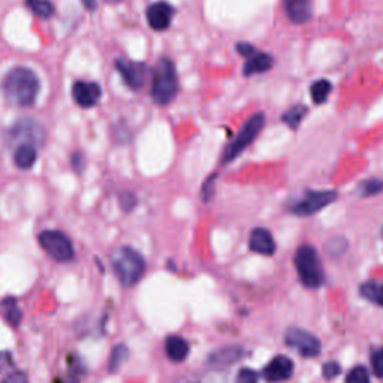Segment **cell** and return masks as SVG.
Returning <instances> with one entry per match:
<instances>
[{
	"instance_id": "obj_6",
	"label": "cell",
	"mask_w": 383,
	"mask_h": 383,
	"mask_svg": "<svg viewBox=\"0 0 383 383\" xmlns=\"http://www.w3.org/2000/svg\"><path fill=\"white\" fill-rule=\"evenodd\" d=\"M39 244L54 261L67 262L75 256L74 246L67 236L60 231H43L39 234Z\"/></svg>"
},
{
	"instance_id": "obj_40",
	"label": "cell",
	"mask_w": 383,
	"mask_h": 383,
	"mask_svg": "<svg viewBox=\"0 0 383 383\" xmlns=\"http://www.w3.org/2000/svg\"><path fill=\"white\" fill-rule=\"evenodd\" d=\"M382 235H383V229H382Z\"/></svg>"
},
{
	"instance_id": "obj_24",
	"label": "cell",
	"mask_w": 383,
	"mask_h": 383,
	"mask_svg": "<svg viewBox=\"0 0 383 383\" xmlns=\"http://www.w3.org/2000/svg\"><path fill=\"white\" fill-rule=\"evenodd\" d=\"M128 355H129V351L125 344H119L112 349L111 356H109V364H108L111 373H114V371H117L121 367V364L128 359Z\"/></svg>"
},
{
	"instance_id": "obj_3",
	"label": "cell",
	"mask_w": 383,
	"mask_h": 383,
	"mask_svg": "<svg viewBox=\"0 0 383 383\" xmlns=\"http://www.w3.org/2000/svg\"><path fill=\"white\" fill-rule=\"evenodd\" d=\"M152 83V96L156 104L168 105L173 102L178 90L175 65L170 59L161 60L154 67Z\"/></svg>"
},
{
	"instance_id": "obj_1",
	"label": "cell",
	"mask_w": 383,
	"mask_h": 383,
	"mask_svg": "<svg viewBox=\"0 0 383 383\" xmlns=\"http://www.w3.org/2000/svg\"><path fill=\"white\" fill-rule=\"evenodd\" d=\"M39 88L38 75L25 66L11 69L2 81V90L8 102L17 107H30L35 104Z\"/></svg>"
},
{
	"instance_id": "obj_8",
	"label": "cell",
	"mask_w": 383,
	"mask_h": 383,
	"mask_svg": "<svg viewBox=\"0 0 383 383\" xmlns=\"http://www.w3.org/2000/svg\"><path fill=\"white\" fill-rule=\"evenodd\" d=\"M285 342L288 346L294 347L302 356H318L321 354V342L318 337L304 331L301 328H290L285 334Z\"/></svg>"
},
{
	"instance_id": "obj_35",
	"label": "cell",
	"mask_w": 383,
	"mask_h": 383,
	"mask_svg": "<svg viewBox=\"0 0 383 383\" xmlns=\"http://www.w3.org/2000/svg\"><path fill=\"white\" fill-rule=\"evenodd\" d=\"M195 383H222V382H220V379L216 375L210 373V375H206V376L199 377Z\"/></svg>"
},
{
	"instance_id": "obj_29",
	"label": "cell",
	"mask_w": 383,
	"mask_h": 383,
	"mask_svg": "<svg viewBox=\"0 0 383 383\" xmlns=\"http://www.w3.org/2000/svg\"><path fill=\"white\" fill-rule=\"evenodd\" d=\"M322 373H323V376H325L326 379L331 380V379H334L335 376H339V375H340V365L337 364V363H326V364L323 365Z\"/></svg>"
},
{
	"instance_id": "obj_12",
	"label": "cell",
	"mask_w": 383,
	"mask_h": 383,
	"mask_svg": "<svg viewBox=\"0 0 383 383\" xmlns=\"http://www.w3.org/2000/svg\"><path fill=\"white\" fill-rule=\"evenodd\" d=\"M294 373V363L288 356H276L264 370V377L268 382H283Z\"/></svg>"
},
{
	"instance_id": "obj_14",
	"label": "cell",
	"mask_w": 383,
	"mask_h": 383,
	"mask_svg": "<svg viewBox=\"0 0 383 383\" xmlns=\"http://www.w3.org/2000/svg\"><path fill=\"white\" fill-rule=\"evenodd\" d=\"M249 246L255 253L259 255L273 256L276 253V243L273 240V235L264 228H256L252 231Z\"/></svg>"
},
{
	"instance_id": "obj_23",
	"label": "cell",
	"mask_w": 383,
	"mask_h": 383,
	"mask_svg": "<svg viewBox=\"0 0 383 383\" xmlns=\"http://www.w3.org/2000/svg\"><path fill=\"white\" fill-rule=\"evenodd\" d=\"M331 83L326 81V80H319L314 83L310 88V93H311V99L314 100L316 104H323L326 99H328L330 93H331Z\"/></svg>"
},
{
	"instance_id": "obj_20",
	"label": "cell",
	"mask_w": 383,
	"mask_h": 383,
	"mask_svg": "<svg viewBox=\"0 0 383 383\" xmlns=\"http://www.w3.org/2000/svg\"><path fill=\"white\" fill-rule=\"evenodd\" d=\"M0 310L4 313V318L6 319V322L17 328L21 322V310L17 304V300L14 297H8L0 304Z\"/></svg>"
},
{
	"instance_id": "obj_36",
	"label": "cell",
	"mask_w": 383,
	"mask_h": 383,
	"mask_svg": "<svg viewBox=\"0 0 383 383\" xmlns=\"http://www.w3.org/2000/svg\"><path fill=\"white\" fill-rule=\"evenodd\" d=\"M72 161H74V166L76 168V170L81 171V168H83V154L81 153H75L74 157H72Z\"/></svg>"
},
{
	"instance_id": "obj_18",
	"label": "cell",
	"mask_w": 383,
	"mask_h": 383,
	"mask_svg": "<svg viewBox=\"0 0 383 383\" xmlns=\"http://www.w3.org/2000/svg\"><path fill=\"white\" fill-rule=\"evenodd\" d=\"M36 156L38 154H36L35 145L30 144V142H25L15 150L14 162L20 168V170H30V168L36 162Z\"/></svg>"
},
{
	"instance_id": "obj_9",
	"label": "cell",
	"mask_w": 383,
	"mask_h": 383,
	"mask_svg": "<svg viewBox=\"0 0 383 383\" xmlns=\"http://www.w3.org/2000/svg\"><path fill=\"white\" fill-rule=\"evenodd\" d=\"M116 67L123 80H125L126 86L130 87L132 90L142 88L149 78V67L145 63L117 60Z\"/></svg>"
},
{
	"instance_id": "obj_27",
	"label": "cell",
	"mask_w": 383,
	"mask_h": 383,
	"mask_svg": "<svg viewBox=\"0 0 383 383\" xmlns=\"http://www.w3.org/2000/svg\"><path fill=\"white\" fill-rule=\"evenodd\" d=\"M371 365H373V373L377 377H383V349H379L371 356Z\"/></svg>"
},
{
	"instance_id": "obj_22",
	"label": "cell",
	"mask_w": 383,
	"mask_h": 383,
	"mask_svg": "<svg viewBox=\"0 0 383 383\" xmlns=\"http://www.w3.org/2000/svg\"><path fill=\"white\" fill-rule=\"evenodd\" d=\"M307 114V108L304 105H295L292 107L289 111L285 112L283 116V121L290 129H297L300 126V123L302 121V119L306 117Z\"/></svg>"
},
{
	"instance_id": "obj_30",
	"label": "cell",
	"mask_w": 383,
	"mask_h": 383,
	"mask_svg": "<svg viewBox=\"0 0 383 383\" xmlns=\"http://www.w3.org/2000/svg\"><path fill=\"white\" fill-rule=\"evenodd\" d=\"M120 206L125 211H130L135 206H137V198H135L132 194H121L120 195Z\"/></svg>"
},
{
	"instance_id": "obj_4",
	"label": "cell",
	"mask_w": 383,
	"mask_h": 383,
	"mask_svg": "<svg viewBox=\"0 0 383 383\" xmlns=\"http://www.w3.org/2000/svg\"><path fill=\"white\" fill-rule=\"evenodd\" d=\"M295 268L301 281L307 288H319L323 283V269L314 247L301 246L295 253Z\"/></svg>"
},
{
	"instance_id": "obj_15",
	"label": "cell",
	"mask_w": 383,
	"mask_h": 383,
	"mask_svg": "<svg viewBox=\"0 0 383 383\" xmlns=\"http://www.w3.org/2000/svg\"><path fill=\"white\" fill-rule=\"evenodd\" d=\"M286 15L290 21L302 25L311 17V0H283Z\"/></svg>"
},
{
	"instance_id": "obj_21",
	"label": "cell",
	"mask_w": 383,
	"mask_h": 383,
	"mask_svg": "<svg viewBox=\"0 0 383 383\" xmlns=\"http://www.w3.org/2000/svg\"><path fill=\"white\" fill-rule=\"evenodd\" d=\"M26 6L33 14L42 20H48L54 15L55 8L50 0H26Z\"/></svg>"
},
{
	"instance_id": "obj_17",
	"label": "cell",
	"mask_w": 383,
	"mask_h": 383,
	"mask_svg": "<svg viewBox=\"0 0 383 383\" xmlns=\"http://www.w3.org/2000/svg\"><path fill=\"white\" fill-rule=\"evenodd\" d=\"M165 351L168 358L174 363H183L189 355V344L184 339L178 335L168 337L165 342Z\"/></svg>"
},
{
	"instance_id": "obj_16",
	"label": "cell",
	"mask_w": 383,
	"mask_h": 383,
	"mask_svg": "<svg viewBox=\"0 0 383 383\" xmlns=\"http://www.w3.org/2000/svg\"><path fill=\"white\" fill-rule=\"evenodd\" d=\"M246 65H244V75L250 76L256 74H264L269 71L274 65V59L269 54L265 53H252L249 58H246Z\"/></svg>"
},
{
	"instance_id": "obj_5",
	"label": "cell",
	"mask_w": 383,
	"mask_h": 383,
	"mask_svg": "<svg viewBox=\"0 0 383 383\" xmlns=\"http://www.w3.org/2000/svg\"><path fill=\"white\" fill-rule=\"evenodd\" d=\"M265 125V116L261 114H255L244 123V126L241 130L236 135V138L228 145V149L224 150L223 154V163H229L234 159H236L249 145L256 140V137L261 132V129Z\"/></svg>"
},
{
	"instance_id": "obj_31",
	"label": "cell",
	"mask_w": 383,
	"mask_h": 383,
	"mask_svg": "<svg viewBox=\"0 0 383 383\" xmlns=\"http://www.w3.org/2000/svg\"><path fill=\"white\" fill-rule=\"evenodd\" d=\"M214 180H216V175H211L207 180V182H206L204 187H202V198H204L206 202L213 198V194H214Z\"/></svg>"
},
{
	"instance_id": "obj_32",
	"label": "cell",
	"mask_w": 383,
	"mask_h": 383,
	"mask_svg": "<svg viewBox=\"0 0 383 383\" xmlns=\"http://www.w3.org/2000/svg\"><path fill=\"white\" fill-rule=\"evenodd\" d=\"M2 383H29L27 375L22 373V371H17V373L9 375Z\"/></svg>"
},
{
	"instance_id": "obj_26",
	"label": "cell",
	"mask_w": 383,
	"mask_h": 383,
	"mask_svg": "<svg viewBox=\"0 0 383 383\" xmlns=\"http://www.w3.org/2000/svg\"><path fill=\"white\" fill-rule=\"evenodd\" d=\"M363 189V195L364 196H370V195H376L379 192L383 190V182L382 180H368V182L361 184Z\"/></svg>"
},
{
	"instance_id": "obj_39",
	"label": "cell",
	"mask_w": 383,
	"mask_h": 383,
	"mask_svg": "<svg viewBox=\"0 0 383 383\" xmlns=\"http://www.w3.org/2000/svg\"><path fill=\"white\" fill-rule=\"evenodd\" d=\"M107 2H120V0H107Z\"/></svg>"
},
{
	"instance_id": "obj_19",
	"label": "cell",
	"mask_w": 383,
	"mask_h": 383,
	"mask_svg": "<svg viewBox=\"0 0 383 383\" xmlns=\"http://www.w3.org/2000/svg\"><path fill=\"white\" fill-rule=\"evenodd\" d=\"M361 295L370 301L376 304L379 307H383V283L377 280H368L359 288Z\"/></svg>"
},
{
	"instance_id": "obj_13",
	"label": "cell",
	"mask_w": 383,
	"mask_h": 383,
	"mask_svg": "<svg viewBox=\"0 0 383 383\" xmlns=\"http://www.w3.org/2000/svg\"><path fill=\"white\" fill-rule=\"evenodd\" d=\"M241 356H243V349L238 347V346L222 347V349H217V351H214L208 356L207 364L213 370L219 371L222 368H227V367L235 364Z\"/></svg>"
},
{
	"instance_id": "obj_38",
	"label": "cell",
	"mask_w": 383,
	"mask_h": 383,
	"mask_svg": "<svg viewBox=\"0 0 383 383\" xmlns=\"http://www.w3.org/2000/svg\"><path fill=\"white\" fill-rule=\"evenodd\" d=\"M173 383H190L187 379H184V377H180V379H177L175 382H173Z\"/></svg>"
},
{
	"instance_id": "obj_25",
	"label": "cell",
	"mask_w": 383,
	"mask_h": 383,
	"mask_svg": "<svg viewBox=\"0 0 383 383\" xmlns=\"http://www.w3.org/2000/svg\"><path fill=\"white\" fill-rule=\"evenodd\" d=\"M346 383H370L368 370L363 365L354 367L346 377Z\"/></svg>"
},
{
	"instance_id": "obj_2",
	"label": "cell",
	"mask_w": 383,
	"mask_h": 383,
	"mask_svg": "<svg viewBox=\"0 0 383 383\" xmlns=\"http://www.w3.org/2000/svg\"><path fill=\"white\" fill-rule=\"evenodd\" d=\"M111 264L120 280V283L128 288L137 285L145 271V262L142 256L128 246L119 247V249L112 253Z\"/></svg>"
},
{
	"instance_id": "obj_33",
	"label": "cell",
	"mask_w": 383,
	"mask_h": 383,
	"mask_svg": "<svg viewBox=\"0 0 383 383\" xmlns=\"http://www.w3.org/2000/svg\"><path fill=\"white\" fill-rule=\"evenodd\" d=\"M13 365V356L9 352H0V371Z\"/></svg>"
},
{
	"instance_id": "obj_10",
	"label": "cell",
	"mask_w": 383,
	"mask_h": 383,
	"mask_svg": "<svg viewBox=\"0 0 383 383\" xmlns=\"http://www.w3.org/2000/svg\"><path fill=\"white\" fill-rule=\"evenodd\" d=\"M72 98L81 108H92L102 98V88L96 83L76 81L72 86Z\"/></svg>"
},
{
	"instance_id": "obj_28",
	"label": "cell",
	"mask_w": 383,
	"mask_h": 383,
	"mask_svg": "<svg viewBox=\"0 0 383 383\" xmlns=\"http://www.w3.org/2000/svg\"><path fill=\"white\" fill-rule=\"evenodd\" d=\"M235 383H257V376L255 371L249 368H243L238 373V376H236Z\"/></svg>"
},
{
	"instance_id": "obj_7",
	"label": "cell",
	"mask_w": 383,
	"mask_h": 383,
	"mask_svg": "<svg viewBox=\"0 0 383 383\" xmlns=\"http://www.w3.org/2000/svg\"><path fill=\"white\" fill-rule=\"evenodd\" d=\"M337 199V192L334 190H321V192H309L300 201H297L290 207V211L297 216H311V214L321 211L326 206Z\"/></svg>"
},
{
	"instance_id": "obj_37",
	"label": "cell",
	"mask_w": 383,
	"mask_h": 383,
	"mask_svg": "<svg viewBox=\"0 0 383 383\" xmlns=\"http://www.w3.org/2000/svg\"><path fill=\"white\" fill-rule=\"evenodd\" d=\"M83 4L86 5L87 9L95 11L96 9V0H83Z\"/></svg>"
},
{
	"instance_id": "obj_11",
	"label": "cell",
	"mask_w": 383,
	"mask_h": 383,
	"mask_svg": "<svg viewBox=\"0 0 383 383\" xmlns=\"http://www.w3.org/2000/svg\"><path fill=\"white\" fill-rule=\"evenodd\" d=\"M174 14H175V9L168 2H163V0H161V2H156V4L150 5L147 9L149 26L153 30L162 32L171 26Z\"/></svg>"
},
{
	"instance_id": "obj_34",
	"label": "cell",
	"mask_w": 383,
	"mask_h": 383,
	"mask_svg": "<svg viewBox=\"0 0 383 383\" xmlns=\"http://www.w3.org/2000/svg\"><path fill=\"white\" fill-rule=\"evenodd\" d=\"M236 50H238V53L244 55V58H249L252 53H255V48L249 43H238L236 45Z\"/></svg>"
}]
</instances>
